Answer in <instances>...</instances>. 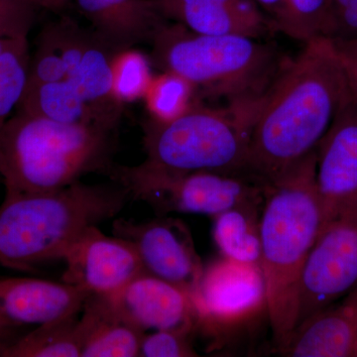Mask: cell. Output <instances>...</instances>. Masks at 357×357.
<instances>
[{"label":"cell","mask_w":357,"mask_h":357,"mask_svg":"<svg viewBox=\"0 0 357 357\" xmlns=\"http://www.w3.org/2000/svg\"><path fill=\"white\" fill-rule=\"evenodd\" d=\"M351 91L332 40L317 37L289 59L251 131L248 173L269 185L312 153Z\"/></svg>","instance_id":"cell-1"},{"label":"cell","mask_w":357,"mask_h":357,"mask_svg":"<svg viewBox=\"0 0 357 357\" xmlns=\"http://www.w3.org/2000/svg\"><path fill=\"white\" fill-rule=\"evenodd\" d=\"M317 151L267 185L260 215L267 316L277 349L297 325L303 269L323 227Z\"/></svg>","instance_id":"cell-2"},{"label":"cell","mask_w":357,"mask_h":357,"mask_svg":"<svg viewBox=\"0 0 357 357\" xmlns=\"http://www.w3.org/2000/svg\"><path fill=\"white\" fill-rule=\"evenodd\" d=\"M130 195L114 184L79 182L36 194H6L0 204V267L34 272L62 260L66 251L93 225L116 218Z\"/></svg>","instance_id":"cell-3"},{"label":"cell","mask_w":357,"mask_h":357,"mask_svg":"<svg viewBox=\"0 0 357 357\" xmlns=\"http://www.w3.org/2000/svg\"><path fill=\"white\" fill-rule=\"evenodd\" d=\"M115 131L18 112L0 128L6 194L55 191L114 167Z\"/></svg>","instance_id":"cell-4"},{"label":"cell","mask_w":357,"mask_h":357,"mask_svg":"<svg viewBox=\"0 0 357 357\" xmlns=\"http://www.w3.org/2000/svg\"><path fill=\"white\" fill-rule=\"evenodd\" d=\"M152 43L154 65L188 79L199 100L222 105L261 100L289 60L260 39L199 34L171 21Z\"/></svg>","instance_id":"cell-5"},{"label":"cell","mask_w":357,"mask_h":357,"mask_svg":"<svg viewBox=\"0 0 357 357\" xmlns=\"http://www.w3.org/2000/svg\"><path fill=\"white\" fill-rule=\"evenodd\" d=\"M265 96L236 105L199 100L175 121L148 119L143 126V164L170 173H248L251 131Z\"/></svg>","instance_id":"cell-6"},{"label":"cell","mask_w":357,"mask_h":357,"mask_svg":"<svg viewBox=\"0 0 357 357\" xmlns=\"http://www.w3.org/2000/svg\"><path fill=\"white\" fill-rule=\"evenodd\" d=\"M130 198L149 204L159 215L194 213L215 218L223 211L264 203L267 184L248 173H170L144 164H114L109 173Z\"/></svg>","instance_id":"cell-7"},{"label":"cell","mask_w":357,"mask_h":357,"mask_svg":"<svg viewBox=\"0 0 357 357\" xmlns=\"http://www.w3.org/2000/svg\"><path fill=\"white\" fill-rule=\"evenodd\" d=\"M356 287L357 203L321 227L301 276L297 325Z\"/></svg>","instance_id":"cell-8"},{"label":"cell","mask_w":357,"mask_h":357,"mask_svg":"<svg viewBox=\"0 0 357 357\" xmlns=\"http://www.w3.org/2000/svg\"><path fill=\"white\" fill-rule=\"evenodd\" d=\"M198 331L215 333L267 314L266 283L260 265L222 257L204 267L192 295Z\"/></svg>","instance_id":"cell-9"},{"label":"cell","mask_w":357,"mask_h":357,"mask_svg":"<svg viewBox=\"0 0 357 357\" xmlns=\"http://www.w3.org/2000/svg\"><path fill=\"white\" fill-rule=\"evenodd\" d=\"M112 234L133 244L145 273L194 294L204 271L189 227L182 220L160 215L148 222L117 218Z\"/></svg>","instance_id":"cell-10"},{"label":"cell","mask_w":357,"mask_h":357,"mask_svg":"<svg viewBox=\"0 0 357 357\" xmlns=\"http://www.w3.org/2000/svg\"><path fill=\"white\" fill-rule=\"evenodd\" d=\"M62 260V281L89 295H112L145 273L133 244L114 234L107 236L98 225L84 230Z\"/></svg>","instance_id":"cell-11"},{"label":"cell","mask_w":357,"mask_h":357,"mask_svg":"<svg viewBox=\"0 0 357 357\" xmlns=\"http://www.w3.org/2000/svg\"><path fill=\"white\" fill-rule=\"evenodd\" d=\"M316 185L324 225L357 203V96L351 89L317 149Z\"/></svg>","instance_id":"cell-12"},{"label":"cell","mask_w":357,"mask_h":357,"mask_svg":"<svg viewBox=\"0 0 357 357\" xmlns=\"http://www.w3.org/2000/svg\"><path fill=\"white\" fill-rule=\"evenodd\" d=\"M109 297L122 317L142 332L198 331L191 294L152 275L141 274Z\"/></svg>","instance_id":"cell-13"},{"label":"cell","mask_w":357,"mask_h":357,"mask_svg":"<svg viewBox=\"0 0 357 357\" xmlns=\"http://www.w3.org/2000/svg\"><path fill=\"white\" fill-rule=\"evenodd\" d=\"M89 296L63 281L0 277V323L14 328L50 323L79 314Z\"/></svg>","instance_id":"cell-14"},{"label":"cell","mask_w":357,"mask_h":357,"mask_svg":"<svg viewBox=\"0 0 357 357\" xmlns=\"http://www.w3.org/2000/svg\"><path fill=\"white\" fill-rule=\"evenodd\" d=\"M357 347V287L298 324L277 351L288 357H354Z\"/></svg>","instance_id":"cell-15"},{"label":"cell","mask_w":357,"mask_h":357,"mask_svg":"<svg viewBox=\"0 0 357 357\" xmlns=\"http://www.w3.org/2000/svg\"><path fill=\"white\" fill-rule=\"evenodd\" d=\"M93 31L116 50L153 42L169 22L153 0H75Z\"/></svg>","instance_id":"cell-16"},{"label":"cell","mask_w":357,"mask_h":357,"mask_svg":"<svg viewBox=\"0 0 357 357\" xmlns=\"http://www.w3.org/2000/svg\"><path fill=\"white\" fill-rule=\"evenodd\" d=\"M199 34L264 38L276 31L273 23L255 0H218L182 7L167 16Z\"/></svg>","instance_id":"cell-17"},{"label":"cell","mask_w":357,"mask_h":357,"mask_svg":"<svg viewBox=\"0 0 357 357\" xmlns=\"http://www.w3.org/2000/svg\"><path fill=\"white\" fill-rule=\"evenodd\" d=\"M81 314V357L139 356L146 333L124 319L109 296H89Z\"/></svg>","instance_id":"cell-18"},{"label":"cell","mask_w":357,"mask_h":357,"mask_svg":"<svg viewBox=\"0 0 357 357\" xmlns=\"http://www.w3.org/2000/svg\"><path fill=\"white\" fill-rule=\"evenodd\" d=\"M119 50L93 32L91 43L68 81L82 98L105 123L117 128L123 105L117 102L112 91V63Z\"/></svg>","instance_id":"cell-19"},{"label":"cell","mask_w":357,"mask_h":357,"mask_svg":"<svg viewBox=\"0 0 357 357\" xmlns=\"http://www.w3.org/2000/svg\"><path fill=\"white\" fill-rule=\"evenodd\" d=\"M16 110L64 123L91 124L112 130L117 129L105 123L66 79L26 86Z\"/></svg>","instance_id":"cell-20"},{"label":"cell","mask_w":357,"mask_h":357,"mask_svg":"<svg viewBox=\"0 0 357 357\" xmlns=\"http://www.w3.org/2000/svg\"><path fill=\"white\" fill-rule=\"evenodd\" d=\"M263 204L236 206L215 215L213 234L222 257L260 265V215Z\"/></svg>","instance_id":"cell-21"},{"label":"cell","mask_w":357,"mask_h":357,"mask_svg":"<svg viewBox=\"0 0 357 357\" xmlns=\"http://www.w3.org/2000/svg\"><path fill=\"white\" fill-rule=\"evenodd\" d=\"M79 314L43 324L20 335L0 349V357H81Z\"/></svg>","instance_id":"cell-22"},{"label":"cell","mask_w":357,"mask_h":357,"mask_svg":"<svg viewBox=\"0 0 357 357\" xmlns=\"http://www.w3.org/2000/svg\"><path fill=\"white\" fill-rule=\"evenodd\" d=\"M143 100L150 119L160 123L175 121L201 100L195 86L171 70L154 75Z\"/></svg>","instance_id":"cell-23"},{"label":"cell","mask_w":357,"mask_h":357,"mask_svg":"<svg viewBox=\"0 0 357 357\" xmlns=\"http://www.w3.org/2000/svg\"><path fill=\"white\" fill-rule=\"evenodd\" d=\"M30 60L28 38L14 40L0 55V128L13 116L24 95Z\"/></svg>","instance_id":"cell-24"},{"label":"cell","mask_w":357,"mask_h":357,"mask_svg":"<svg viewBox=\"0 0 357 357\" xmlns=\"http://www.w3.org/2000/svg\"><path fill=\"white\" fill-rule=\"evenodd\" d=\"M151 58L136 49L117 52L112 63V91L121 105L142 100L146 95L154 74Z\"/></svg>","instance_id":"cell-25"},{"label":"cell","mask_w":357,"mask_h":357,"mask_svg":"<svg viewBox=\"0 0 357 357\" xmlns=\"http://www.w3.org/2000/svg\"><path fill=\"white\" fill-rule=\"evenodd\" d=\"M328 0H286L276 31L307 43L321 37L325 24Z\"/></svg>","instance_id":"cell-26"},{"label":"cell","mask_w":357,"mask_h":357,"mask_svg":"<svg viewBox=\"0 0 357 357\" xmlns=\"http://www.w3.org/2000/svg\"><path fill=\"white\" fill-rule=\"evenodd\" d=\"M194 333L181 331H156L145 333L140 344L141 357L198 356L192 340Z\"/></svg>","instance_id":"cell-27"},{"label":"cell","mask_w":357,"mask_h":357,"mask_svg":"<svg viewBox=\"0 0 357 357\" xmlns=\"http://www.w3.org/2000/svg\"><path fill=\"white\" fill-rule=\"evenodd\" d=\"M321 36L333 42L357 38V0H328Z\"/></svg>","instance_id":"cell-28"},{"label":"cell","mask_w":357,"mask_h":357,"mask_svg":"<svg viewBox=\"0 0 357 357\" xmlns=\"http://www.w3.org/2000/svg\"><path fill=\"white\" fill-rule=\"evenodd\" d=\"M36 8L28 0H0V38H27Z\"/></svg>","instance_id":"cell-29"},{"label":"cell","mask_w":357,"mask_h":357,"mask_svg":"<svg viewBox=\"0 0 357 357\" xmlns=\"http://www.w3.org/2000/svg\"><path fill=\"white\" fill-rule=\"evenodd\" d=\"M333 43L337 49L352 93L357 96V38Z\"/></svg>","instance_id":"cell-30"},{"label":"cell","mask_w":357,"mask_h":357,"mask_svg":"<svg viewBox=\"0 0 357 357\" xmlns=\"http://www.w3.org/2000/svg\"><path fill=\"white\" fill-rule=\"evenodd\" d=\"M159 13L167 20V16L173 11L182 7L198 6V4L210 3L218 0H153Z\"/></svg>","instance_id":"cell-31"},{"label":"cell","mask_w":357,"mask_h":357,"mask_svg":"<svg viewBox=\"0 0 357 357\" xmlns=\"http://www.w3.org/2000/svg\"><path fill=\"white\" fill-rule=\"evenodd\" d=\"M273 23L274 27L283 11L286 0H255ZM276 29V28H275Z\"/></svg>","instance_id":"cell-32"},{"label":"cell","mask_w":357,"mask_h":357,"mask_svg":"<svg viewBox=\"0 0 357 357\" xmlns=\"http://www.w3.org/2000/svg\"><path fill=\"white\" fill-rule=\"evenodd\" d=\"M20 335V328H11V326L0 323V349Z\"/></svg>","instance_id":"cell-33"},{"label":"cell","mask_w":357,"mask_h":357,"mask_svg":"<svg viewBox=\"0 0 357 357\" xmlns=\"http://www.w3.org/2000/svg\"><path fill=\"white\" fill-rule=\"evenodd\" d=\"M70 0H42V7L49 10H60Z\"/></svg>","instance_id":"cell-34"},{"label":"cell","mask_w":357,"mask_h":357,"mask_svg":"<svg viewBox=\"0 0 357 357\" xmlns=\"http://www.w3.org/2000/svg\"><path fill=\"white\" fill-rule=\"evenodd\" d=\"M14 40L16 39L0 38V55L13 43Z\"/></svg>","instance_id":"cell-35"},{"label":"cell","mask_w":357,"mask_h":357,"mask_svg":"<svg viewBox=\"0 0 357 357\" xmlns=\"http://www.w3.org/2000/svg\"><path fill=\"white\" fill-rule=\"evenodd\" d=\"M28 1L31 2L33 6H35L38 8V7H42V0H28Z\"/></svg>","instance_id":"cell-36"},{"label":"cell","mask_w":357,"mask_h":357,"mask_svg":"<svg viewBox=\"0 0 357 357\" xmlns=\"http://www.w3.org/2000/svg\"><path fill=\"white\" fill-rule=\"evenodd\" d=\"M354 357H357V347H356V354H354Z\"/></svg>","instance_id":"cell-37"},{"label":"cell","mask_w":357,"mask_h":357,"mask_svg":"<svg viewBox=\"0 0 357 357\" xmlns=\"http://www.w3.org/2000/svg\"></svg>","instance_id":"cell-38"}]
</instances>
